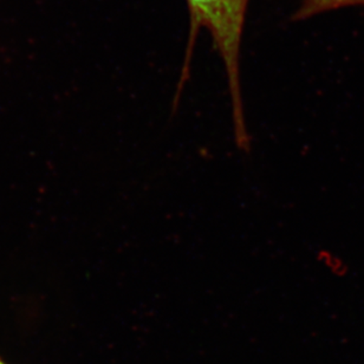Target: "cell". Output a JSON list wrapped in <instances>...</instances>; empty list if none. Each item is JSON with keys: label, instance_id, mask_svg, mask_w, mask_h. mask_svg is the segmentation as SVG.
<instances>
[{"label": "cell", "instance_id": "obj_2", "mask_svg": "<svg viewBox=\"0 0 364 364\" xmlns=\"http://www.w3.org/2000/svg\"><path fill=\"white\" fill-rule=\"evenodd\" d=\"M358 6H364V0H301L294 19L306 21L331 11Z\"/></svg>", "mask_w": 364, "mask_h": 364}, {"label": "cell", "instance_id": "obj_3", "mask_svg": "<svg viewBox=\"0 0 364 364\" xmlns=\"http://www.w3.org/2000/svg\"><path fill=\"white\" fill-rule=\"evenodd\" d=\"M0 364H7L6 362L4 361L3 358H0Z\"/></svg>", "mask_w": 364, "mask_h": 364}, {"label": "cell", "instance_id": "obj_1", "mask_svg": "<svg viewBox=\"0 0 364 364\" xmlns=\"http://www.w3.org/2000/svg\"><path fill=\"white\" fill-rule=\"evenodd\" d=\"M249 3L250 0H186L191 30L181 76L172 103V115H176L186 83L189 80L196 33L200 28H205L212 37L214 49L224 63L231 97L235 144L242 153L251 151V136L246 124L240 78L242 33Z\"/></svg>", "mask_w": 364, "mask_h": 364}]
</instances>
